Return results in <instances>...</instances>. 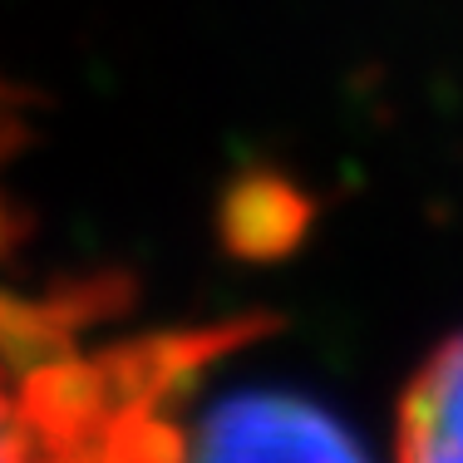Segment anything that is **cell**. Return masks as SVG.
Listing matches in <instances>:
<instances>
[{"label": "cell", "instance_id": "cell-2", "mask_svg": "<svg viewBox=\"0 0 463 463\" xmlns=\"http://www.w3.org/2000/svg\"><path fill=\"white\" fill-rule=\"evenodd\" d=\"M232 340H241V330L217 326L168 380L143 429V463H365L355 439L301 394L247 384L197 400V374Z\"/></svg>", "mask_w": 463, "mask_h": 463}, {"label": "cell", "instance_id": "cell-3", "mask_svg": "<svg viewBox=\"0 0 463 463\" xmlns=\"http://www.w3.org/2000/svg\"><path fill=\"white\" fill-rule=\"evenodd\" d=\"M400 463H463V335L439 345L404 394Z\"/></svg>", "mask_w": 463, "mask_h": 463}, {"label": "cell", "instance_id": "cell-1", "mask_svg": "<svg viewBox=\"0 0 463 463\" xmlns=\"http://www.w3.org/2000/svg\"><path fill=\"white\" fill-rule=\"evenodd\" d=\"M213 330L90 340L80 296L0 286V463H143V429Z\"/></svg>", "mask_w": 463, "mask_h": 463}]
</instances>
